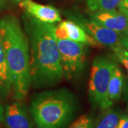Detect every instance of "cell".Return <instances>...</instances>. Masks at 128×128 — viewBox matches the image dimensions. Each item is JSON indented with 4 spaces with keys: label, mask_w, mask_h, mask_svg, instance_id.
I'll use <instances>...</instances> for the list:
<instances>
[{
    "label": "cell",
    "mask_w": 128,
    "mask_h": 128,
    "mask_svg": "<svg viewBox=\"0 0 128 128\" xmlns=\"http://www.w3.org/2000/svg\"><path fill=\"white\" fill-rule=\"evenodd\" d=\"M30 51V74L34 88L56 86L64 77L54 24L41 22L29 15L24 18Z\"/></svg>",
    "instance_id": "6da1fadb"
},
{
    "label": "cell",
    "mask_w": 128,
    "mask_h": 128,
    "mask_svg": "<svg viewBox=\"0 0 128 128\" xmlns=\"http://www.w3.org/2000/svg\"><path fill=\"white\" fill-rule=\"evenodd\" d=\"M9 92L5 88V87L3 86V84L0 81V97L2 98H5L6 96L9 94Z\"/></svg>",
    "instance_id": "ffe728a7"
},
{
    "label": "cell",
    "mask_w": 128,
    "mask_h": 128,
    "mask_svg": "<svg viewBox=\"0 0 128 128\" xmlns=\"http://www.w3.org/2000/svg\"><path fill=\"white\" fill-rule=\"evenodd\" d=\"M12 2H15V3H16V4H20L22 2H23L24 0H12Z\"/></svg>",
    "instance_id": "603a6c76"
},
{
    "label": "cell",
    "mask_w": 128,
    "mask_h": 128,
    "mask_svg": "<svg viewBox=\"0 0 128 128\" xmlns=\"http://www.w3.org/2000/svg\"><path fill=\"white\" fill-rule=\"evenodd\" d=\"M4 109L0 105V122H4Z\"/></svg>",
    "instance_id": "44dd1931"
},
{
    "label": "cell",
    "mask_w": 128,
    "mask_h": 128,
    "mask_svg": "<svg viewBox=\"0 0 128 128\" xmlns=\"http://www.w3.org/2000/svg\"><path fill=\"white\" fill-rule=\"evenodd\" d=\"M126 100H127V102H128V91H127V98H126Z\"/></svg>",
    "instance_id": "cb8c5ba5"
},
{
    "label": "cell",
    "mask_w": 128,
    "mask_h": 128,
    "mask_svg": "<svg viewBox=\"0 0 128 128\" xmlns=\"http://www.w3.org/2000/svg\"><path fill=\"white\" fill-rule=\"evenodd\" d=\"M19 6L26 14L41 22L55 24L62 21L60 12L53 6L41 4L32 0H24Z\"/></svg>",
    "instance_id": "ba28073f"
},
{
    "label": "cell",
    "mask_w": 128,
    "mask_h": 128,
    "mask_svg": "<svg viewBox=\"0 0 128 128\" xmlns=\"http://www.w3.org/2000/svg\"><path fill=\"white\" fill-rule=\"evenodd\" d=\"M55 35L57 39H68L95 48L103 47L80 26L71 20L61 21L55 26Z\"/></svg>",
    "instance_id": "52a82bcc"
},
{
    "label": "cell",
    "mask_w": 128,
    "mask_h": 128,
    "mask_svg": "<svg viewBox=\"0 0 128 128\" xmlns=\"http://www.w3.org/2000/svg\"><path fill=\"white\" fill-rule=\"evenodd\" d=\"M121 114L111 108L104 110L98 118L94 128H118Z\"/></svg>",
    "instance_id": "7c38bea8"
},
{
    "label": "cell",
    "mask_w": 128,
    "mask_h": 128,
    "mask_svg": "<svg viewBox=\"0 0 128 128\" xmlns=\"http://www.w3.org/2000/svg\"><path fill=\"white\" fill-rule=\"evenodd\" d=\"M0 81L3 84L5 88L10 92L12 89L10 80H9V72L6 60L4 46L3 38L0 32Z\"/></svg>",
    "instance_id": "5bb4252c"
},
{
    "label": "cell",
    "mask_w": 128,
    "mask_h": 128,
    "mask_svg": "<svg viewBox=\"0 0 128 128\" xmlns=\"http://www.w3.org/2000/svg\"><path fill=\"white\" fill-rule=\"evenodd\" d=\"M4 5V0H0V11L3 9Z\"/></svg>",
    "instance_id": "7402d4cb"
},
{
    "label": "cell",
    "mask_w": 128,
    "mask_h": 128,
    "mask_svg": "<svg viewBox=\"0 0 128 128\" xmlns=\"http://www.w3.org/2000/svg\"><path fill=\"white\" fill-rule=\"evenodd\" d=\"M116 63L105 56L96 57L92 64L89 81V97L94 107L104 110L111 108L113 103L108 95V85Z\"/></svg>",
    "instance_id": "277c9868"
},
{
    "label": "cell",
    "mask_w": 128,
    "mask_h": 128,
    "mask_svg": "<svg viewBox=\"0 0 128 128\" xmlns=\"http://www.w3.org/2000/svg\"><path fill=\"white\" fill-rule=\"evenodd\" d=\"M68 16L70 20L78 24L102 46L112 48L120 44V33L105 27L95 19L87 18L80 14L76 13H70Z\"/></svg>",
    "instance_id": "8992f818"
},
{
    "label": "cell",
    "mask_w": 128,
    "mask_h": 128,
    "mask_svg": "<svg viewBox=\"0 0 128 128\" xmlns=\"http://www.w3.org/2000/svg\"><path fill=\"white\" fill-rule=\"evenodd\" d=\"M124 84V79L123 73L119 66L115 64L110 76L108 90V98L112 103L120 99L123 92Z\"/></svg>",
    "instance_id": "8fae6325"
},
{
    "label": "cell",
    "mask_w": 128,
    "mask_h": 128,
    "mask_svg": "<svg viewBox=\"0 0 128 128\" xmlns=\"http://www.w3.org/2000/svg\"><path fill=\"white\" fill-rule=\"evenodd\" d=\"M119 11L126 16L128 19V0H122L120 4Z\"/></svg>",
    "instance_id": "e0dca14e"
},
{
    "label": "cell",
    "mask_w": 128,
    "mask_h": 128,
    "mask_svg": "<svg viewBox=\"0 0 128 128\" xmlns=\"http://www.w3.org/2000/svg\"><path fill=\"white\" fill-rule=\"evenodd\" d=\"M4 122L6 128H34L26 108L18 102L5 107Z\"/></svg>",
    "instance_id": "9c48e42d"
},
{
    "label": "cell",
    "mask_w": 128,
    "mask_h": 128,
    "mask_svg": "<svg viewBox=\"0 0 128 128\" xmlns=\"http://www.w3.org/2000/svg\"><path fill=\"white\" fill-rule=\"evenodd\" d=\"M64 76L76 78L82 73L86 61L87 46L68 39H57Z\"/></svg>",
    "instance_id": "5b68a950"
},
{
    "label": "cell",
    "mask_w": 128,
    "mask_h": 128,
    "mask_svg": "<svg viewBox=\"0 0 128 128\" xmlns=\"http://www.w3.org/2000/svg\"><path fill=\"white\" fill-rule=\"evenodd\" d=\"M118 128H128V114L120 116Z\"/></svg>",
    "instance_id": "d6986e66"
},
{
    "label": "cell",
    "mask_w": 128,
    "mask_h": 128,
    "mask_svg": "<svg viewBox=\"0 0 128 128\" xmlns=\"http://www.w3.org/2000/svg\"><path fill=\"white\" fill-rule=\"evenodd\" d=\"M68 128H94V124L91 117L86 114L79 117Z\"/></svg>",
    "instance_id": "2e32d148"
},
{
    "label": "cell",
    "mask_w": 128,
    "mask_h": 128,
    "mask_svg": "<svg viewBox=\"0 0 128 128\" xmlns=\"http://www.w3.org/2000/svg\"><path fill=\"white\" fill-rule=\"evenodd\" d=\"M91 18L105 27L120 34L128 30V19L122 13L116 9L94 12L91 14Z\"/></svg>",
    "instance_id": "30bf717a"
},
{
    "label": "cell",
    "mask_w": 128,
    "mask_h": 128,
    "mask_svg": "<svg viewBox=\"0 0 128 128\" xmlns=\"http://www.w3.org/2000/svg\"><path fill=\"white\" fill-rule=\"evenodd\" d=\"M9 80L16 100H23L32 86L30 51L27 34L15 16L0 18Z\"/></svg>",
    "instance_id": "7a4b0ae2"
},
{
    "label": "cell",
    "mask_w": 128,
    "mask_h": 128,
    "mask_svg": "<svg viewBox=\"0 0 128 128\" xmlns=\"http://www.w3.org/2000/svg\"><path fill=\"white\" fill-rule=\"evenodd\" d=\"M77 108L76 96L62 88L34 96L30 112L37 128H63L72 120Z\"/></svg>",
    "instance_id": "3957f363"
},
{
    "label": "cell",
    "mask_w": 128,
    "mask_h": 128,
    "mask_svg": "<svg viewBox=\"0 0 128 128\" xmlns=\"http://www.w3.org/2000/svg\"><path fill=\"white\" fill-rule=\"evenodd\" d=\"M88 7L94 12H103L116 9L122 0H85Z\"/></svg>",
    "instance_id": "4fadbf2b"
},
{
    "label": "cell",
    "mask_w": 128,
    "mask_h": 128,
    "mask_svg": "<svg viewBox=\"0 0 128 128\" xmlns=\"http://www.w3.org/2000/svg\"><path fill=\"white\" fill-rule=\"evenodd\" d=\"M111 48L113 51L115 58L119 60L120 64L123 65L128 72V50L125 49L120 44Z\"/></svg>",
    "instance_id": "9a60e30c"
},
{
    "label": "cell",
    "mask_w": 128,
    "mask_h": 128,
    "mask_svg": "<svg viewBox=\"0 0 128 128\" xmlns=\"http://www.w3.org/2000/svg\"><path fill=\"white\" fill-rule=\"evenodd\" d=\"M120 43L125 49L128 50V30L121 34Z\"/></svg>",
    "instance_id": "ac0fdd59"
}]
</instances>
